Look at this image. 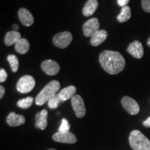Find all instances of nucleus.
<instances>
[{
	"mask_svg": "<svg viewBox=\"0 0 150 150\" xmlns=\"http://www.w3.org/2000/svg\"><path fill=\"white\" fill-rule=\"evenodd\" d=\"M99 61L102 68L110 74H117L125 67L126 61L120 53L105 50L100 54Z\"/></svg>",
	"mask_w": 150,
	"mask_h": 150,
	"instance_id": "obj_1",
	"label": "nucleus"
},
{
	"mask_svg": "<svg viewBox=\"0 0 150 150\" xmlns=\"http://www.w3.org/2000/svg\"><path fill=\"white\" fill-rule=\"evenodd\" d=\"M60 83L58 81L53 80L44 87L42 91L37 95L35 99V104L38 106H42L48 102L52 97L55 96L60 89Z\"/></svg>",
	"mask_w": 150,
	"mask_h": 150,
	"instance_id": "obj_2",
	"label": "nucleus"
},
{
	"mask_svg": "<svg viewBox=\"0 0 150 150\" xmlns=\"http://www.w3.org/2000/svg\"><path fill=\"white\" fill-rule=\"evenodd\" d=\"M129 141L134 150H150V140L140 131H131Z\"/></svg>",
	"mask_w": 150,
	"mask_h": 150,
	"instance_id": "obj_3",
	"label": "nucleus"
},
{
	"mask_svg": "<svg viewBox=\"0 0 150 150\" xmlns=\"http://www.w3.org/2000/svg\"><path fill=\"white\" fill-rule=\"evenodd\" d=\"M35 81L30 75H24L19 79L17 83V90L20 93H28L34 88Z\"/></svg>",
	"mask_w": 150,
	"mask_h": 150,
	"instance_id": "obj_4",
	"label": "nucleus"
},
{
	"mask_svg": "<svg viewBox=\"0 0 150 150\" xmlns=\"http://www.w3.org/2000/svg\"><path fill=\"white\" fill-rule=\"evenodd\" d=\"M72 40V35L69 31L59 33L53 37V43L57 47L65 49L70 45Z\"/></svg>",
	"mask_w": 150,
	"mask_h": 150,
	"instance_id": "obj_5",
	"label": "nucleus"
},
{
	"mask_svg": "<svg viewBox=\"0 0 150 150\" xmlns=\"http://www.w3.org/2000/svg\"><path fill=\"white\" fill-rule=\"evenodd\" d=\"M71 103L76 117L79 118L83 117L86 115V110L83 98L80 95H76L71 99Z\"/></svg>",
	"mask_w": 150,
	"mask_h": 150,
	"instance_id": "obj_6",
	"label": "nucleus"
},
{
	"mask_svg": "<svg viewBox=\"0 0 150 150\" xmlns=\"http://www.w3.org/2000/svg\"><path fill=\"white\" fill-rule=\"evenodd\" d=\"M123 108L131 115H137L140 112V106L135 99L130 97L125 96L121 100Z\"/></svg>",
	"mask_w": 150,
	"mask_h": 150,
	"instance_id": "obj_7",
	"label": "nucleus"
},
{
	"mask_svg": "<svg viewBox=\"0 0 150 150\" xmlns=\"http://www.w3.org/2000/svg\"><path fill=\"white\" fill-rule=\"evenodd\" d=\"M99 22L98 19L93 18L86 21L83 25V35L86 37H92L93 35L99 31Z\"/></svg>",
	"mask_w": 150,
	"mask_h": 150,
	"instance_id": "obj_8",
	"label": "nucleus"
},
{
	"mask_svg": "<svg viewBox=\"0 0 150 150\" xmlns=\"http://www.w3.org/2000/svg\"><path fill=\"white\" fill-rule=\"evenodd\" d=\"M41 68L45 74L50 76L57 74L60 71V66L57 62L52 60H45L41 63Z\"/></svg>",
	"mask_w": 150,
	"mask_h": 150,
	"instance_id": "obj_9",
	"label": "nucleus"
},
{
	"mask_svg": "<svg viewBox=\"0 0 150 150\" xmlns=\"http://www.w3.org/2000/svg\"><path fill=\"white\" fill-rule=\"evenodd\" d=\"M52 138H53L54 141L62 142V143L74 144L77 141L76 137L75 136V135L73 133L70 132V131L67 133L57 132L53 135Z\"/></svg>",
	"mask_w": 150,
	"mask_h": 150,
	"instance_id": "obj_10",
	"label": "nucleus"
},
{
	"mask_svg": "<svg viewBox=\"0 0 150 150\" xmlns=\"http://www.w3.org/2000/svg\"><path fill=\"white\" fill-rule=\"evenodd\" d=\"M127 52L136 59H141L144 55V49L141 42L135 40L129 45L127 48Z\"/></svg>",
	"mask_w": 150,
	"mask_h": 150,
	"instance_id": "obj_11",
	"label": "nucleus"
},
{
	"mask_svg": "<svg viewBox=\"0 0 150 150\" xmlns=\"http://www.w3.org/2000/svg\"><path fill=\"white\" fill-rule=\"evenodd\" d=\"M18 17L21 23L25 27H30L33 24L34 18L29 10L25 8H21L18 11Z\"/></svg>",
	"mask_w": 150,
	"mask_h": 150,
	"instance_id": "obj_12",
	"label": "nucleus"
},
{
	"mask_svg": "<svg viewBox=\"0 0 150 150\" xmlns=\"http://www.w3.org/2000/svg\"><path fill=\"white\" fill-rule=\"evenodd\" d=\"M26 122L24 116L11 112L6 117V122L11 127H18L24 125Z\"/></svg>",
	"mask_w": 150,
	"mask_h": 150,
	"instance_id": "obj_13",
	"label": "nucleus"
},
{
	"mask_svg": "<svg viewBox=\"0 0 150 150\" xmlns=\"http://www.w3.org/2000/svg\"><path fill=\"white\" fill-rule=\"evenodd\" d=\"M47 110L44 109L42 111L38 112L35 115V124L36 128L44 130L47 126Z\"/></svg>",
	"mask_w": 150,
	"mask_h": 150,
	"instance_id": "obj_14",
	"label": "nucleus"
},
{
	"mask_svg": "<svg viewBox=\"0 0 150 150\" xmlns=\"http://www.w3.org/2000/svg\"><path fill=\"white\" fill-rule=\"evenodd\" d=\"M108 33L106 30H99L91 37V43L94 47L100 45L107 38Z\"/></svg>",
	"mask_w": 150,
	"mask_h": 150,
	"instance_id": "obj_15",
	"label": "nucleus"
},
{
	"mask_svg": "<svg viewBox=\"0 0 150 150\" xmlns=\"http://www.w3.org/2000/svg\"><path fill=\"white\" fill-rule=\"evenodd\" d=\"M97 7H98L97 0H88L82 10V13L86 17L91 16L96 11Z\"/></svg>",
	"mask_w": 150,
	"mask_h": 150,
	"instance_id": "obj_16",
	"label": "nucleus"
},
{
	"mask_svg": "<svg viewBox=\"0 0 150 150\" xmlns=\"http://www.w3.org/2000/svg\"><path fill=\"white\" fill-rule=\"evenodd\" d=\"M21 38V34L18 31H11L6 34L4 42L7 46H11L14 44L16 45Z\"/></svg>",
	"mask_w": 150,
	"mask_h": 150,
	"instance_id": "obj_17",
	"label": "nucleus"
},
{
	"mask_svg": "<svg viewBox=\"0 0 150 150\" xmlns=\"http://www.w3.org/2000/svg\"><path fill=\"white\" fill-rule=\"evenodd\" d=\"M76 91V88L75 86H70L65 88H63V90H61V91L59 92V95L60 98L61 99V101L63 102V101H66L70 99H72L74 95H75Z\"/></svg>",
	"mask_w": 150,
	"mask_h": 150,
	"instance_id": "obj_18",
	"label": "nucleus"
},
{
	"mask_svg": "<svg viewBox=\"0 0 150 150\" xmlns=\"http://www.w3.org/2000/svg\"><path fill=\"white\" fill-rule=\"evenodd\" d=\"M30 44L26 38H21L15 45V50L19 54H24L29 52Z\"/></svg>",
	"mask_w": 150,
	"mask_h": 150,
	"instance_id": "obj_19",
	"label": "nucleus"
},
{
	"mask_svg": "<svg viewBox=\"0 0 150 150\" xmlns=\"http://www.w3.org/2000/svg\"><path fill=\"white\" fill-rule=\"evenodd\" d=\"M131 18V11L130 7L128 6L122 7V8L120 13L118 15L117 17V19L118 22L120 23H123V22H127Z\"/></svg>",
	"mask_w": 150,
	"mask_h": 150,
	"instance_id": "obj_20",
	"label": "nucleus"
},
{
	"mask_svg": "<svg viewBox=\"0 0 150 150\" xmlns=\"http://www.w3.org/2000/svg\"><path fill=\"white\" fill-rule=\"evenodd\" d=\"M33 98L32 97H28L26 98L20 99L18 102V106L20 108H23V109H27L30 108L31 105L33 104Z\"/></svg>",
	"mask_w": 150,
	"mask_h": 150,
	"instance_id": "obj_21",
	"label": "nucleus"
},
{
	"mask_svg": "<svg viewBox=\"0 0 150 150\" xmlns=\"http://www.w3.org/2000/svg\"><path fill=\"white\" fill-rule=\"evenodd\" d=\"M9 64L11 65V70L13 72H16L19 68V61L18 57L14 54H10L7 57Z\"/></svg>",
	"mask_w": 150,
	"mask_h": 150,
	"instance_id": "obj_22",
	"label": "nucleus"
},
{
	"mask_svg": "<svg viewBox=\"0 0 150 150\" xmlns=\"http://www.w3.org/2000/svg\"><path fill=\"white\" fill-rule=\"evenodd\" d=\"M62 102L61 98H60L59 94H56L55 96L52 97L50 100L48 101V106L51 109H55L59 106L60 102Z\"/></svg>",
	"mask_w": 150,
	"mask_h": 150,
	"instance_id": "obj_23",
	"label": "nucleus"
},
{
	"mask_svg": "<svg viewBox=\"0 0 150 150\" xmlns=\"http://www.w3.org/2000/svg\"><path fill=\"white\" fill-rule=\"evenodd\" d=\"M70 125L69 124L68 121H67L66 119H65V118L62 119L61 125L59 127V131H58V132L67 133L70 131Z\"/></svg>",
	"mask_w": 150,
	"mask_h": 150,
	"instance_id": "obj_24",
	"label": "nucleus"
},
{
	"mask_svg": "<svg viewBox=\"0 0 150 150\" xmlns=\"http://www.w3.org/2000/svg\"><path fill=\"white\" fill-rule=\"evenodd\" d=\"M142 7L145 12L150 13V0H142Z\"/></svg>",
	"mask_w": 150,
	"mask_h": 150,
	"instance_id": "obj_25",
	"label": "nucleus"
},
{
	"mask_svg": "<svg viewBox=\"0 0 150 150\" xmlns=\"http://www.w3.org/2000/svg\"><path fill=\"white\" fill-rule=\"evenodd\" d=\"M7 76H8V74H7L4 69H1L0 70V82L1 83L5 82L7 79Z\"/></svg>",
	"mask_w": 150,
	"mask_h": 150,
	"instance_id": "obj_26",
	"label": "nucleus"
},
{
	"mask_svg": "<svg viewBox=\"0 0 150 150\" xmlns=\"http://www.w3.org/2000/svg\"><path fill=\"white\" fill-rule=\"evenodd\" d=\"M117 1L118 5H119L120 6L125 7L126 6H127L130 0H117Z\"/></svg>",
	"mask_w": 150,
	"mask_h": 150,
	"instance_id": "obj_27",
	"label": "nucleus"
},
{
	"mask_svg": "<svg viewBox=\"0 0 150 150\" xmlns=\"http://www.w3.org/2000/svg\"><path fill=\"white\" fill-rule=\"evenodd\" d=\"M142 125H143L144 127L150 128V117H149L147 120H146L144 121L143 123H142Z\"/></svg>",
	"mask_w": 150,
	"mask_h": 150,
	"instance_id": "obj_28",
	"label": "nucleus"
},
{
	"mask_svg": "<svg viewBox=\"0 0 150 150\" xmlns=\"http://www.w3.org/2000/svg\"><path fill=\"white\" fill-rule=\"evenodd\" d=\"M5 94V88L2 86H0V99H2Z\"/></svg>",
	"mask_w": 150,
	"mask_h": 150,
	"instance_id": "obj_29",
	"label": "nucleus"
},
{
	"mask_svg": "<svg viewBox=\"0 0 150 150\" xmlns=\"http://www.w3.org/2000/svg\"><path fill=\"white\" fill-rule=\"evenodd\" d=\"M13 31H18L19 29V26L18 24H13Z\"/></svg>",
	"mask_w": 150,
	"mask_h": 150,
	"instance_id": "obj_30",
	"label": "nucleus"
},
{
	"mask_svg": "<svg viewBox=\"0 0 150 150\" xmlns=\"http://www.w3.org/2000/svg\"><path fill=\"white\" fill-rule=\"evenodd\" d=\"M147 45L150 47V37L149 38V39L147 40Z\"/></svg>",
	"mask_w": 150,
	"mask_h": 150,
	"instance_id": "obj_31",
	"label": "nucleus"
},
{
	"mask_svg": "<svg viewBox=\"0 0 150 150\" xmlns=\"http://www.w3.org/2000/svg\"><path fill=\"white\" fill-rule=\"evenodd\" d=\"M47 150H56V149H49Z\"/></svg>",
	"mask_w": 150,
	"mask_h": 150,
	"instance_id": "obj_32",
	"label": "nucleus"
}]
</instances>
